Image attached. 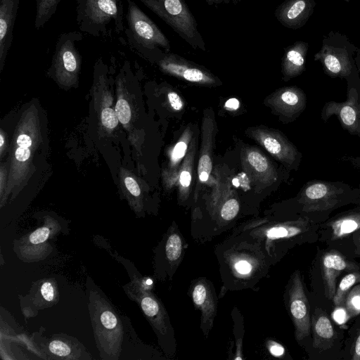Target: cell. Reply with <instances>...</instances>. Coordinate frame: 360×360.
Returning <instances> with one entry per match:
<instances>
[{
    "label": "cell",
    "instance_id": "6da1fadb",
    "mask_svg": "<svg viewBox=\"0 0 360 360\" xmlns=\"http://www.w3.org/2000/svg\"><path fill=\"white\" fill-rule=\"evenodd\" d=\"M43 142L42 125L37 108L31 105L21 114L13 133L8 177L4 205L11 194L18 193L34 172V159Z\"/></svg>",
    "mask_w": 360,
    "mask_h": 360
},
{
    "label": "cell",
    "instance_id": "7a4b0ae2",
    "mask_svg": "<svg viewBox=\"0 0 360 360\" xmlns=\"http://www.w3.org/2000/svg\"><path fill=\"white\" fill-rule=\"evenodd\" d=\"M319 224L300 216L296 219L270 223L263 228L250 232V236L264 242L266 253L270 248L275 259H280L287 251L295 245L315 243L319 240ZM269 256V255H268Z\"/></svg>",
    "mask_w": 360,
    "mask_h": 360
},
{
    "label": "cell",
    "instance_id": "3957f363",
    "mask_svg": "<svg viewBox=\"0 0 360 360\" xmlns=\"http://www.w3.org/2000/svg\"><path fill=\"white\" fill-rule=\"evenodd\" d=\"M124 33L129 46L157 62L171 49L169 41L158 25L131 0H127Z\"/></svg>",
    "mask_w": 360,
    "mask_h": 360
},
{
    "label": "cell",
    "instance_id": "277c9868",
    "mask_svg": "<svg viewBox=\"0 0 360 360\" xmlns=\"http://www.w3.org/2000/svg\"><path fill=\"white\" fill-rule=\"evenodd\" d=\"M122 0H76L79 30L94 37H107L111 26L117 34L124 32Z\"/></svg>",
    "mask_w": 360,
    "mask_h": 360
},
{
    "label": "cell",
    "instance_id": "5b68a950",
    "mask_svg": "<svg viewBox=\"0 0 360 360\" xmlns=\"http://www.w3.org/2000/svg\"><path fill=\"white\" fill-rule=\"evenodd\" d=\"M358 49L346 34L332 30L323 36L314 59L321 63L329 77L349 79L357 68L355 56Z\"/></svg>",
    "mask_w": 360,
    "mask_h": 360
},
{
    "label": "cell",
    "instance_id": "8992f818",
    "mask_svg": "<svg viewBox=\"0 0 360 360\" xmlns=\"http://www.w3.org/2000/svg\"><path fill=\"white\" fill-rule=\"evenodd\" d=\"M141 2L192 48L206 51L198 23L184 0H136Z\"/></svg>",
    "mask_w": 360,
    "mask_h": 360
},
{
    "label": "cell",
    "instance_id": "52a82bcc",
    "mask_svg": "<svg viewBox=\"0 0 360 360\" xmlns=\"http://www.w3.org/2000/svg\"><path fill=\"white\" fill-rule=\"evenodd\" d=\"M83 39L79 31L64 32L57 39L49 74L64 87H71L78 81L82 56L76 42Z\"/></svg>",
    "mask_w": 360,
    "mask_h": 360
},
{
    "label": "cell",
    "instance_id": "ba28073f",
    "mask_svg": "<svg viewBox=\"0 0 360 360\" xmlns=\"http://www.w3.org/2000/svg\"><path fill=\"white\" fill-rule=\"evenodd\" d=\"M342 190L329 182H309L298 199L302 216L318 224L324 222L326 214L342 205Z\"/></svg>",
    "mask_w": 360,
    "mask_h": 360
},
{
    "label": "cell",
    "instance_id": "9c48e42d",
    "mask_svg": "<svg viewBox=\"0 0 360 360\" xmlns=\"http://www.w3.org/2000/svg\"><path fill=\"white\" fill-rule=\"evenodd\" d=\"M286 304L294 324L295 338L297 342L301 341L311 334V314L298 270L292 274L287 286Z\"/></svg>",
    "mask_w": 360,
    "mask_h": 360
},
{
    "label": "cell",
    "instance_id": "30bf717a",
    "mask_svg": "<svg viewBox=\"0 0 360 360\" xmlns=\"http://www.w3.org/2000/svg\"><path fill=\"white\" fill-rule=\"evenodd\" d=\"M246 134L286 167H292L297 162V149L281 131L258 127L248 129Z\"/></svg>",
    "mask_w": 360,
    "mask_h": 360
},
{
    "label": "cell",
    "instance_id": "8fae6325",
    "mask_svg": "<svg viewBox=\"0 0 360 360\" xmlns=\"http://www.w3.org/2000/svg\"><path fill=\"white\" fill-rule=\"evenodd\" d=\"M160 69L165 74L189 82L213 85L218 79L205 68L172 53H165L157 62Z\"/></svg>",
    "mask_w": 360,
    "mask_h": 360
},
{
    "label": "cell",
    "instance_id": "7c38bea8",
    "mask_svg": "<svg viewBox=\"0 0 360 360\" xmlns=\"http://www.w3.org/2000/svg\"><path fill=\"white\" fill-rule=\"evenodd\" d=\"M93 321L101 347L110 355H116L122 339V327L115 313L105 304H96Z\"/></svg>",
    "mask_w": 360,
    "mask_h": 360
},
{
    "label": "cell",
    "instance_id": "4fadbf2b",
    "mask_svg": "<svg viewBox=\"0 0 360 360\" xmlns=\"http://www.w3.org/2000/svg\"><path fill=\"white\" fill-rule=\"evenodd\" d=\"M335 115L341 126L349 134L360 137V94L352 88L344 102L329 101L325 103L321 118L326 122L331 116Z\"/></svg>",
    "mask_w": 360,
    "mask_h": 360
},
{
    "label": "cell",
    "instance_id": "5bb4252c",
    "mask_svg": "<svg viewBox=\"0 0 360 360\" xmlns=\"http://www.w3.org/2000/svg\"><path fill=\"white\" fill-rule=\"evenodd\" d=\"M191 295L194 306L200 311V328L207 338L217 311V298L214 287L210 281L199 278L193 282Z\"/></svg>",
    "mask_w": 360,
    "mask_h": 360
},
{
    "label": "cell",
    "instance_id": "9a60e30c",
    "mask_svg": "<svg viewBox=\"0 0 360 360\" xmlns=\"http://www.w3.org/2000/svg\"><path fill=\"white\" fill-rule=\"evenodd\" d=\"M243 169L253 183L258 186H269L277 179V172L266 156L258 148L245 146L240 152Z\"/></svg>",
    "mask_w": 360,
    "mask_h": 360
},
{
    "label": "cell",
    "instance_id": "2e32d148",
    "mask_svg": "<svg viewBox=\"0 0 360 360\" xmlns=\"http://www.w3.org/2000/svg\"><path fill=\"white\" fill-rule=\"evenodd\" d=\"M266 101L276 113L289 120L297 118L304 110L307 104L304 92L295 86L278 89Z\"/></svg>",
    "mask_w": 360,
    "mask_h": 360
},
{
    "label": "cell",
    "instance_id": "e0dca14e",
    "mask_svg": "<svg viewBox=\"0 0 360 360\" xmlns=\"http://www.w3.org/2000/svg\"><path fill=\"white\" fill-rule=\"evenodd\" d=\"M360 229V210L349 211L319 224V240L330 244L352 236Z\"/></svg>",
    "mask_w": 360,
    "mask_h": 360
},
{
    "label": "cell",
    "instance_id": "ac0fdd59",
    "mask_svg": "<svg viewBox=\"0 0 360 360\" xmlns=\"http://www.w3.org/2000/svg\"><path fill=\"white\" fill-rule=\"evenodd\" d=\"M322 278L326 297L332 300L337 288V278L341 272L359 270V266L348 261L340 252L331 250L321 259Z\"/></svg>",
    "mask_w": 360,
    "mask_h": 360
},
{
    "label": "cell",
    "instance_id": "d6986e66",
    "mask_svg": "<svg viewBox=\"0 0 360 360\" xmlns=\"http://www.w3.org/2000/svg\"><path fill=\"white\" fill-rule=\"evenodd\" d=\"M215 134V124L214 115L212 110H206L201 127V146L198 164V183L195 187V196L198 195L200 182H206L212 168V150L214 137Z\"/></svg>",
    "mask_w": 360,
    "mask_h": 360
},
{
    "label": "cell",
    "instance_id": "ffe728a7",
    "mask_svg": "<svg viewBox=\"0 0 360 360\" xmlns=\"http://www.w3.org/2000/svg\"><path fill=\"white\" fill-rule=\"evenodd\" d=\"M316 6V0H285L277 6L274 15L285 27L298 30L307 22Z\"/></svg>",
    "mask_w": 360,
    "mask_h": 360
},
{
    "label": "cell",
    "instance_id": "44dd1931",
    "mask_svg": "<svg viewBox=\"0 0 360 360\" xmlns=\"http://www.w3.org/2000/svg\"><path fill=\"white\" fill-rule=\"evenodd\" d=\"M229 253L228 269L239 281H250L255 277L257 270L261 271L263 268H267V264H262V262H267V259H256L254 253H249L248 248L243 250L235 247L233 251L229 250Z\"/></svg>",
    "mask_w": 360,
    "mask_h": 360
},
{
    "label": "cell",
    "instance_id": "7402d4cb",
    "mask_svg": "<svg viewBox=\"0 0 360 360\" xmlns=\"http://www.w3.org/2000/svg\"><path fill=\"white\" fill-rule=\"evenodd\" d=\"M20 0H0V70L4 69L13 42Z\"/></svg>",
    "mask_w": 360,
    "mask_h": 360
},
{
    "label": "cell",
    "instance_id": "603a6c76",
    "mask_svg": "<svg viewBox=\"0 0 360 360\" xmlns=\"http://www.w3.org/2000/svg\"><path fill=\"white\" fill-rule=\"evenodd\" d=\"M193 134L191 127L188 126L170 153L167 165L162 172L163 183L167 189L172 188L177 183L179 172L193 139Z\"/></svg>",
    "mask_w": 360,
    "mask_h": 360
},
{
    "label": "cell",
    "instance_id": "cb8c5ba5",
    "mask_svg": "<svg viewBox=\"0 0 360 360\" xmlns=\"http://www.w3.org/2000/svg\"><path fill=\"white\" fill-rule=\"evenodd\" d=\"M309 48V43L297 41L285 49L281 60L283 79L288 80L297 77L305 71Z\"/></svg>",
    "mask_w": 360,
    "mask_h": 360
},
{
    "label": "cell",
    "instance_id": "d4e9b609",
    "mask_svg": "<svg viewBox=\"0 0 360 360\" xmlns=\"http://www.w3.org/2000/svg\"><path fill=\"white\" fill-rule=\"evenodd\" d=\"M311 333L314 348L327 349L332 347L335 331L327 314L321 309H316L311 316Z\"/></svg>",
    "mask_w": 360,
    "mask_h": 360
},
{
    "label": "cell",
    "instance_id": "484cf974",
    "mask_svg": "<svg viewBox=\"0 0 360 360\" xmlns=\"http://www.w3.org/2000/svg\"><path fill=\"white\" fill-rule=\"evenodd\" d=\"M184 239L176 226L168 230L164 243V262L167 274L172 276L181 262L184 254Z\"/></svg>",
    "mask_w": 360,
    "mask_h": 360
},
{
    "label": "cell",
    "instance_id": "4316f807",
    "mask_svg": "<svg viewBox=\"0 0 360 360\" xmlns=\"http://www.w3.org/2000/svg\"><path fill=\"white\" fill-rule=\"evenodd\" d=\"M195 155V139L193 137L187 153L181 166L177 179L179 198L182 202L187 200L190 193L192 176L193 174Z\"/></svg>",
    "mask_w": 360,
    "mask_h": 360
},
{
    "label": "cell",
    "instance_id": "83f0119b",
    "mask_svg": "<svg viewBox=\"0 0 360 360\" xmlns=\"http://www.w3.org/2000/svg\"><path fill=\"white\" fill-rule=\"evenodd\" d=\"M120 186L124 197L136 211H140L143 206V194L137 178L131 172L121 168Z\"/></svg>",
    "mask_w": 360,
    "mask_h": 360
},
{
    "label": "cell",
    "instance_id": "f1b7e54d",
    "mask_svg": "<svg viewBox=\"0 0 360 360\" xmlns=\"http://www.w3.org/2000/svg\"><path fill=\"white\" fill-rule=\"evenodd\" d=\"M60 0H36L34 27L41 29L56 13Z\"/></svg>",
    "mask_w": 360,
    "mask_h": 360
},
{
    "label": "cell",
    "instance_id": "f546056e",
    "mask_svg": "<svg viewBox=\"0 0 360 360\" xmlns=\"http://www.w3.org/2000/svg\"><path fill=\"white\" fill-rule=\"evenodd\" d=\"M360 283V271H353L345 275L339 283L332 299L336 307L343 306L347 294L356 284Z\"/></svg>",
    "mask_w": 360,
    "mask_h": 360
},
{
    "label": "cell",
    "instance_id": "4dcf8cb0",
    "mask_svg": "<svg viewBox=\"0 0 360 360\" xmlns=\"http://www.w3.org/2000/svg\"><path fill=\"white\" fill-rule=\"evenodd\" d=\"M240 210V203L237 197L230 194L221 204L219 210L220 219L225 222L236 218Z\"/></svg>",
    "mask_w": 360,
    "mask_h": 360
},
{
    "label": "cell",
    "instance_id": "1f68e13d",
    "mask_svg": "<svg viewBox=\"0 0 360 360\" xmlns=\"http://www.w3.org/2000/svg\"><path fill=\"white\" fill-rule=\"evenodd\" d=\"M344 307L351 317L360 314V283L356 284L346 295Z\"/></svg>",
    "mask_w": 360,
    "mask_h": 360
},
{
    "label": "cell",
    "instance_id": "d6a6232c",
    "mask_svg": "<svg viewBox=\"0 0 360 360\" xmlns=\"http://www.w3.org/2000/svg\"><path fill=\"white\" fill-rule=\"evenodd\" d=\"M115 110L120 122L123 126H129L132 119V109L129 101L123 94L117 96Z\"/></svg>",
    "mask_w": 360,
    "mask_h": 360
},
{
    "label": "cell",
    "instance_id": "836d02e7",
    "mask_svg": "<svg viewBox=\"0 0 360 360\" xmlns=\"http://www.w3.org/2000/svg\"><path fill=\"white\" fill-rule=\"evenodd\" d=\"M51 234V230L48 226L40 227L32 232L28 238L23 242L22 248L28 246V248L22 250V252L26 250L24 254L29 251L34 245L45 243Z\"/></svg>",
    "mask_w": 360,
    "mask_h": 360
},
{
    "label": "cell",
    "instance_id": "e575fe53",
    "mask_svg": "<svg viewBox=\"0 0 360 360\" xmlns=\"http://www.w3.org/2000/svg\"><path fill=\"white\" fill-rule=\"evenodd\" d=\"M99 116L102 127L108 131H113L120 122L115 110L112 106L101 108Z\"/></svg>",
    "mask_w": 360,
    "mask_h": 360
},
{
    "label": "cell",
    "instance_id": "d590c367",
    "mask_svg": "<svg viewBox=\"0 0 360 360\" xmlns=\"http://www.w3.org/2000/svg\"><path fill=\"white\" fill-rule=\"evenodd\" d=\"M49 350L54 354L59 356H65L70 354V347L65 342L60 340H53L49 344Z\"/></svg>",
    "mask_w": 360,
    "mask_h": 360
},
{
    "label": "cell",
    "instance_id": "8d00e7d4",
    "mask_svg": "<svg viewBox=\"0 0 360 360\" xmlns=\"http://www.w3.org/2000/svg\"><path fill=\"white\" fill-rule=\"evenodd\" d=\"M9 167H10V162H9L8 159L6 162L1 164V168H0V197H1V200L3 199L5 192H6L8 177Z\"/></svg>",
    "mask_w": 360,
    "mask_h": 360
},
{
    "label": "cell",
    "instance_id": "74e56055",
    "mask_svg": "<svg viewBox=\"0 0 360 360\" xmlns=\"http://www.w3.org/2000/svg\"><path fill=\"white\" fill-rule=\"evenodd\" d=\"M167 100L170 107L174 110L180 111L184 108V101L176 92L172 91L168 92Z\"/></svg>",
    "mask_w": 360,
    "mask_h": 360
},
{
    "label": "cell",
    "instance_id": "f35d334b",
    "mask_svg": "<svg viewBox=\"0 0 360 360\" xmlns=\"http://www.w3.org/2000/svg\"><path fill=\"white\" fill-rule=\"evenodd\" d=\"M41 294L48 302H51L54 299V288L51 282H44L41 285Z\"/></svg>",
    "mask_w": 360,
    "mask_h": 360
},
{
    "label": "cell",
    "instance_id": "ab89813d",
    "mask_svg": "<svg viewBox=\"0 0 360 360\" xmlns=\"http://www.w3.org/2000/svg\"><path fill=\"white\" fill-rule=\"evenodd\" d=\"M268 349L270 354L275 357H281L285 354V348L281 344L274 341L269 342Z\"/></svg>",
    "mask_w": 360,
    "mask_h": 360
},
{
    "label": "cell",
    "instance_id": "60d3db41",
    "mask_svg": "<svg viewBox=\"0 0 360 360\" xmlns=\"http://www.w3.org/2000/svg\"><path fill=\"white\" fill-rule=\"evenodd\" d=\"M351 354L352 360H360V328L353 343Z\"/></svg>",
    "mask_w": 360,
    "mask_h": 360
},
{
    "label": "cell",
    "instance_id": "b9f144b4",
    "mask_svg": "<svg viewBox=\"0 0 360 360\" xmlns=\"http://www.w3.org/2000/svg\"><path fill=\"white\" fill-rule=\"evenodd\" d=\"M338 308L335 310L333 314L334 319L338 322L339 323H342L347 317V315L349 316L347 310L345 309V307L344 308L342 306L338 307Z\"/></svg>",
    "mask_w": 360,
    "mask_h": 360
},
{
    "label": "cell",
    "instance_id": "7bdbcfd3",
    "mask_svg": "<svg viewBox=\"0 0 360 360\" xmlns=\"http://www.w3.org/2000/svg\"><path fill=\"white\" fill-rule=\"evenodd\" d=\"M352 237L354 245V254L360 256V229L353 233Z\"/></svg>",
    "mask_w": 360,
    "mask_h": 360
},
{
    "label": "cell",
    "instance_id": "ee69618b",
    "mask_svg": "<svg viewBox=\"0 0 360 360\" xmlns=\"http://www.w3.org/2000/svg\"><path fill=\"white\" fill-rule=\"evenodd\" d=\"M224 106L229 110H236L240 107V102L236 98H231L225 103Z\"/></svg>",
    "mask_w": 360,
    "mask_h": 360
},
{
    "label": "cell",
    "instance_id": "f6af8a7d",
    "mask_svg": "<svg viewBox=\"0 0 360 360\" xmlns=\"http://www.w3.org/2000/svg\"><path fill=\"white\" fill-rule=\"evenodd\" d=\"M6 141L5 138V134L4 131L1 129L0 131V155L3 156L4 151L6 149Z\"/></svg>",
    "mask_w": 360,
    "mask_h": 360
},
{
    "label": "cell",
    "instance_id": "bcb514c9",
    "mask_svg": "<svg viewBox=\"0 0 360 360\" xmlns=\"http://www.w3.org/2000/svg\"><path fill=\"white\" fill-rule=\"evenodd\" d=\"M355 62L356 65L359 71V73L360 74V49H358L356 56H355Z\"/></svg>",
    "mask_w": 360,
    "mask_h": 360
},
{
    "label": "cell",
    "instance_id": "7dc6e473",
    "mask_svg": "<svg viewBox=\"0 0 360 360\" xmlns=\"http://www.w3.org/2000/svg\"><path fill=\"white\" fill-rule=\"evenodd\" d=\"M210 6L219 5L223 4L221 0H204Z\"/></svg>",
    "mask_w": 360,
    "mask_h": 360
},
{
    "label": "cell",
    "instance_id": "c3c4849f",
    "mask_svg": "<svg viewBox=\"0 0 360 360\" xmlns=\"http://www.w3.org/2000/svg\"><path fill=\"white\" fill-rule=\"evenodd\" d=\"M222 3L223 4H236L238 1H240V0H221Z\"/></svg>",
    "mask_w": 360,
    "mask_h": 360
},
{
    "label": "cell",
    "instance_id": "681fc988",
    "mask_svg": "<svg viewBox=\"0 0 360 360\" xmlns=\"http://www.w3.org/2000/svg\"><path fill=\"white\" fill-rule=\"evenodd\" d=\"M343 1H345V2H349V1H350L351 0H343Z\"/></svg>",
    "mask_w": 360,
    "mask_h": 360
}]
</instances>
